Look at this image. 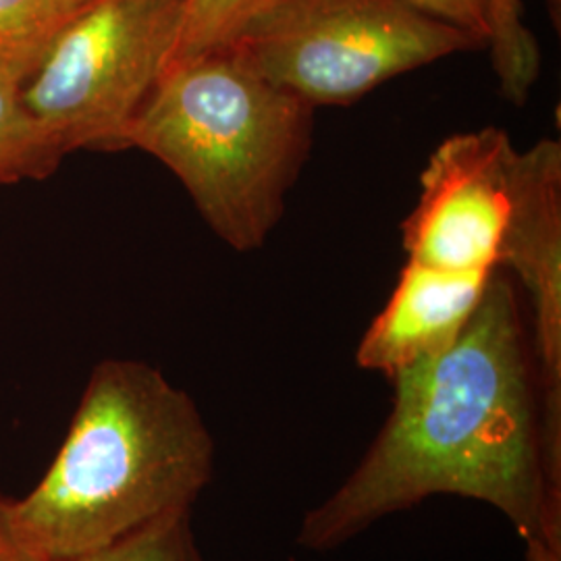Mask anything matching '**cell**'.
Listing matches in <instances>:
<instances>
[{"instance_id":"cell-6","label":"cell","mask_w":561,"mask_h":561,"mask_svg":"<svg viewBox=\"0 0 561 561\" xmlns=\"http://www.w3.org/2000/svg\"><path fill=\"white\" fill-rule=\"evenodd\" d=\"M516 152L500 127L443 141L422 171L421 198L401 227L408 261L449 273L495 271Z\"/></svg>"},{"instance_id":"cell-16","label":"cell","mask_w":561,"mask_h":561,"mask_svg":"<svg viewBox=\"0 0 561 561\" xmlns=\"http://www.w3.org/2000/svg\"><path fill=\"white\" fill-rule=\"evenodd\" d=\"M524 547V561H561V545L530 539Z\"/></svg>"},{"instance_id":"cell-10","label":"cell","mask_w":561,"mask_h":561,"mask_svg":"<svg viewBox=\"0 0 561 561\" xmlns=\"http://www.w3.org/2000/svg\"><path fill=\"white\" fill-rule=\"evenodd\" d=\"M522 0H491V60L503 96L522 106L541 73V50L524 25Z\"/></svg>"},{"instance_id":"cell-17","label":"cell","mask_w":561,"mask_h":561,"mask_svg":"<svg viewBox=\"0 0 561 561\" xmlns=\"http://www.w3.org/2000/svg\"><path fill=\"white\" fill-rule=\"evenodd\" d=\"M547 4V11H549V18L553 21L556 30H560L561 25V0H545Z\"/></svg>"},{"instance_id":"cell-1","label":"cell","mask_w":561,"mask_h":561,"mask_svg":"<svg viewBox=\"0 0 561 561\" xmlns=\"http://www.w3.org/2000/svg\"><path fill=\"white\" fill-rule=\"evenodd\" d=\"M391 381L389 419L304 516L301 549H337L435 495L486 503L524 541L561 545V412L547 400L512 280L495 268L456 343Z\"/></svg>"},{"instance_id":"cell-5","label":"cell","mask_w":561,"mask_h":561,"mask_svg":"<svg viewBox=\"0 0 561 561\" xmlns=\"http://www.w3.org/2000/svg\"><path fill=\"white\" fill-rule=\"evenodd\" d=\"M187 0H96L71 21L23 90L27 115L60 157L125 150L180 41Z\"/></svg>"},{"instance_id":"cell-11","label":"cell","mask_w":561,"mask_h":561,"mask_svg":"<svg viewBox=\"0 0 561 561\" xmlns=\"http://www.w3.org/2000/svg\"><path fill=\"white\" fill-rule=\"evenodd\" d=\"M96 0H0V48L48 50Z\"/></svg>"},{"instance_id":"cell-8","label":"cell","mask_w":561,"mask_h":561,"mask_svg":"<svg viewBox=\"0 0 561 561\" xmlns=\"http://www.w3.org/2000/svg\"><path fill=\"white\" fill-rule=\"evenodd\" d=\"M491 275L408 261L387 306L362 337L358 366L393 379L412 364L443 354L472 319Z\"/></svg>"},{"instance_id":"cell-9","label":"cell","mask_w":561,"mask_h":561,"mask_svg":"<svg viewBox=\"0 0 561 561\" xmlns=\"http://www.w3.org/2000/svg\"><path fill=\"white\" fill-rule=\"evenodd\" d=\"M46 50L0 48V187L44 180L62 157L27 115L23 90Z\"/></svg>"},{"instance_id":"cell-12","label":"cell","mask_w":561,"mask_h":561,"mask_svg":"<svg viewBox=\"0 0 561 561\" xmlns=\"http://www.w3.org/2000/svg\"><path fill=\"white\" fill-rule=\"evenodd\" d=\"M266 0H187L173 59L225 48Z\"/></svg>"},{"instance_id":"cell-3","label":"cell","mask_w":561,"mask_h":561,"mask_svg":"<svg viewBox=\"0 0 561 561\" xmlns=\"http://www.w3.org/2000/svg\"><path fill=\"white\" fill-rule=\"evenodd\" d=\"M314 106L231 48L171 60L127 131L175 173L202 219L238 252L261 248L308 159Z\"/></svg>"},{"instance_id":"cell-15","label":"cell","mask_w":561,"mask_h":561,"mask_svg":"<svg viewBox=\"0 0 561 561\" xmlns=\"http://www.w3.org/2000/svg\"><path fill=\"white\" fill-rule=\"evenodd\" d=\"M7 497L0 495V561H38L13 535L7 516Z\"/></svg>"},{"instance_id":"cell-13","label":"cell","mask_w":561,"mask_h":561,"mask_svg":"<svg viewBox=\"0 0 561 561\" xmlns=\"http://www.w3.org/2000/svg\"><path fill=\"white\" fill-rule=\"evenodd\" d=\"M76 561H206L192 528V510L162 516L123 541Z\"/></svg>"},{"instance_id":"cell-14","label":"cell","mask_w":561,"mask_h":561,"mask_svg":"<svg viewBox=\"0 0 561 561\" xmlns=\"http://www.w3.org/2000/svg\"><path fill=\"white\" fill-rule=\"evenodd\" d=\"M437 20L451 23L489 46L491 41V0H405Z\"/></svg>"},{"instance_id":"cell-7","label":"cell","mask_w":561,"mask_h":561,"mask_svg":"<svg viewBox=\"0 0 561 561\" xmlns=\"http://www.w3.org/2000/svg\"><path fill=\"white\" fill-rule=\"evenodd\" d=\"M512 268L528 294L533 345L549 403L561 412V144L516 152L497 268Z\"/></svg>"},{"instance_id":"cell-2","label":"cell","mask_w":561,"mask_h":561,"mask_svg":"<svg viewBox=\"0 0 561 561\" xmlns=\"http://www.w3.org/2000/svg\"><path fill=\"white\" fill-rule=\"evenodd\" d=\"M213 472L215 442L190 393L148 362L106 358L55 460L7 516L36 560H81L190 512Z\"/></svg>"},{"instance_id":"cell-4","label":"cell","mask_w":561,"mask_h":561,"mask_svg":"<svg viewBox=\"0 0 561 561\" xmlns=\"http://www.w3.org/2000/svg\"><path fill=\"white\" fill-rule=\"evenodd\" d=\"M227 46L314 108L350 104L408 71L484 48L405 0H266Z\"/></svg>"}]
</instances>
